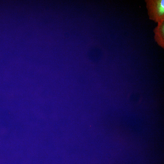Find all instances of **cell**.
Segmentation results:
<instances>
[{
  "mask_svg": "<svg viewBox=\"0 0 164 164\" xmlns=\"http://www.w3.org/2000/svg\"><path fill=\"white\" fill-rule=\"evenodd\" d=\"M149 19L155 22L164 19V0H146Z\"/></svg>",
  "mask_w": 164,
  "mask_h": 164,
  "instance_id": "cell-1",
  "label": "cell"
},
{
  "mask_svg": "<svg viewBox=\"0 0 164 164\" xmlns=\"http://www.w3.org/2000/svg\"><path fill=\"white\" fill-rule=\"evenodd\" d=\"M157 26L154 28V39L158 45L164 48V19L158 22Z\"/></svg>",
  "mask_w": 164,
  "mask_h": 164,
  "instance_id": "cell-2",
  "label": "cell"
}]
</instances>
